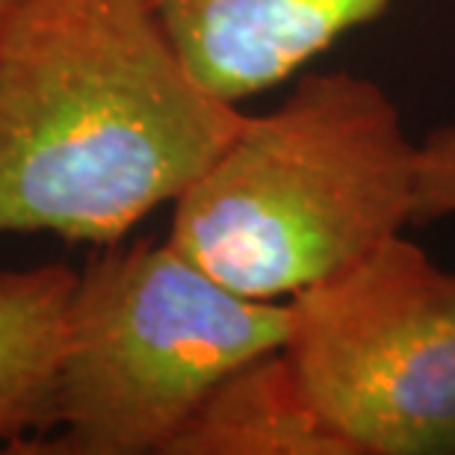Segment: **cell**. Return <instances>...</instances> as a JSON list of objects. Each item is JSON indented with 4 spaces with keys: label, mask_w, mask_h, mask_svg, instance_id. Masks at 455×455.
I'll return each instance as SVG.
<instances>
[{
    "label": "cell",
    "mask_w": 455,
    "mask_h": 455,
    "mask_svg": "<svg viewBox=\"0 0 455 455\" xmlns=\"http://www.w3.org/2000/svg\"><path fill=\"white\" fill-rule=\"evenodd\" d=\"M75 281L66 263L0 269V443L9 452L48 426Z\"/></svg>",
    "instance_id": "7"
},
{
    "label": "cell",
    "mask_w": 455,
    "mask_h": 455,
    "mask_svg": "<svg viewBox=\"0 0 455 455\" xmlns=\"http://www.w3.org/2000/svg\"><path fill=\"white\" fill-rule=\"evenodd\" d=\"M420 142L376 80L305 75L172 207L166 240L225 287L263 302L320 284L417 225Z\"/></svg>",
    "instance_id": "2"
},
{
    "label": "cell",
    "mask_w": 455,
    "mask_h": 455,
    "mask_svg": "<svg viewBox=\"0 0 455 455\" xmlns=\"http://www.w3.org/2000/svg\"><path fill=\"white\" fill-rule=\"evenodd\" d=\"M455 216V124L438 127L420 142L417 225Z\"/></svg>",
    "instance_id": "8"
},
{
    "label": "cell",
    "mask_w": 455,
    "mask_h": 455,
    "mask_svg": "<svg viewBox=\"0 0 455 455\" xmlns=\"http://www.w3.org/2000/svg\"><path fill=\"white\" fill-rule=\"evenodd\" d=\"M12 4L15 0H0V24H4V18H6L9 9H12Z\"/></svg>",
    "instance_id": "9"
},
{
    "label": "cell",
    "mask_w": 455,
    "mask_h": 455,
    "mask_svg": "<svg viewBox=\"0 0 455 455\" xmlns=\"http://www.w3.org/2000/svg\"><path fill=\"white\" fill-rule=\"evenodd\" d=\"M284 338L287 302L236 293L169 240L101 245L68 299L48 426L12 452L166 455L222 379Z\"/></svg>",
    "instance_id": "3"
},
{
    "label": "cell",
    "mask_w": 455,
    "mask_h": 455,
    "mask_svg": "<svg viewBox=\"0 0 455 455\" xmlns=\"http://www.w3.org/2000/svg\"><path fill=\"white\" fill-rule=\"evenodd\" d=\"M166 455H352L284 349L258 355L213 387Z\"/></svg>",
    "instance_id": "6"
},
{
    "label": "cell",
    "mask_w": 455,
    "mask_h": 455,
    "mask_svg": "<svg viewBox=\"0 0 455 455\" xmlns=\"http://www.w3.org/2000/svg\"><path fill=\"white\" fill-rule=\"evenodd\" d=\"M281 349L352 455H455V272L405 234L290 296Z\"/></svg>",
    "instance_id": "4"
},
{
    "label": "cell",
    "mask_w": 455,
    "mask_h": 455,
    "mask_svg": "<svg viewBox=\"0 0 455 455\" xmlns=\"http://www.w3.org/2000/svg\"><path fill=\"white\" fill-rule=\"evenodd\" d=\"M196 77L231 104L281 86L390 0H151Z\"/></svg>",
    "instance_id": "5"
},
{
    "label": "cell",
    "mask_w": 455,
    "mask_h": 455,
    "mask_svg": "<svg viewBox=\"0 0 455 455\" xmlns=\"http://www.w3.org/2000/svg\"><path fill=\"white\" fill-rule=\"evenodd\" d=\"M245 116L196 77L151 0H15L0 24V234L122 243Z\"/></svg>",
    "instance_id": "1"
}]
</instances>
